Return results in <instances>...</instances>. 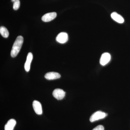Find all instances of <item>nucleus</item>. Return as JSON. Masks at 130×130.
I'll return each mask as SVG.
<instances>
[{
    "label": "nucleus",
    "mask_w": 130,
    "mask_h": 130,
    "mask_svg": "<svg viewBox=\"0 0 130 130\" xmlns=\"http://www.w3.org/2000/svg\"><path fill=\"white\" fill-rule=\"evenodd\" d=\"M24 42V38L21 36H19L16 38L13 45L11 55L12 58H14L19 53Z\"/></svg>",
    "instance_id": "1"
},
{
    "label": "nucleus",
    "mask_w": 130,
    "mask_h": 130,
    "mask_svg": "<svg viewBox=\"0 0 130 130\" xmlns=\"http://www.w3.org/2000/svg\"><path fill=\"white\" fill-rule=\"evenodd\" d=\"M107 115V114L104 112L101 111H98L91 115L90 118V121L91 122H93L99 120L104 119Z\"/></svg>",
    "instance_id": "2"
},
{
    "label": "nucleus",
    "mask_w": 130,
    "mask_h": 130,
    "mask_svg": "<svg viewBox=\"0 0 130 130\" xmlns=\"http://www.w3.org/2000/svg\"><path fill=\"white\" fill-rule=\"evenodd\" d=\"M53 96L58 100L63 99L65 97L66 92L63 90L60 89H56L53 91Z\"/></svg>",
    "instance_id": "3"
},
{
    "label": "nucleus",
    "mask_w": 130,
    "mask_h": 130,
    "mask_svg": "<svg viewBox=\"0 0 130 130\" xmlns=\"http://www.w3.org/2000/svg\"><path fill=\"white\" fill-rule=\"evenodd\" d=\"M68 35L66 32H61L56 37V41L60 43H66L68 41Z\"/></svg>",
    "instance_id": "4"
},
{
    "label": "nucleus",
    "mask_w": 130,
    "mask_h": 130,
    "mask_svg": "<svg viewBox=\"0 0 130 130\" xmlns=\"http://www.w3.org/2000/svg\"><path fill=\"white\" fill-rule=\"evenodd\" d=\"M111 56L108 53L103 54L100 60V63L102 66H105L109 63L111 60Z\"/></svg>",
    "instance_id": "5"
},
{
    "label": "nucleus",
    "mask_w": 130,
    "mask_h": 130,
    "mask_svg": "<svg viewBox=\"0 0 130 130\" xmlns=\"http://www.w3.org/2000/svg\"><path fill=\"white\" fill-rule=\"evenodd\" d=\"M57 16V14L55 12L48 13L44 14L42 17V20L43 21L45 22H49L53 20Z\"/></svg>",
    "instance_id": "6"
},
{
    "label": "nucleus",
    "mask_w": 130,
    "mask_h": 130,
    "mask_svg": "<svg viewBox=\"0 0 130 130\" xmlns=\"http://www.w3.org/2000/svg\"><path fill=\"white\" fill-rule=\"evenodd\" d=\"M32 107L36 113L38 115L42 113V109L41 104L37 101H34L32 102Z\"/></svg>",
    "instance_id": "7"
},
{
    "label": "nucleus",
    "mask_w": 130,
    "mask_h": 130,
    "mask_svg": "<svg viewBox=\"0 0 130 130\" xmlns=\"http://www.w3.org/2000/svg\"><path fill=\"white\" fill-rule=\"evenodd\" d=\"M33 55L31 53H29L27 55L26 61L24 65V68L26 71L27 72L29 71L30 69L31 63L32 61Z\"/></svg>",
    "instance_id": "8"
},
{
    "label": "nucleus",
    "mask_w": 130,
    "mask_h": 130,
    "mask_svg": "<svg viewBox=\"0 0 130 130\" xmlns=\"http://www.w3.org/2000/svg\"><path fill=\"white\" fill-rule=\"evenodd\" d=\"M44 77L48 80H53L59 78L61 77V75L57 72H49L46 73Z\"/></svg>",
    "instance_id": "9"
},
{
    "label": "nucleus",
    "mask_w": 130,
    "mask_h": 130,
    "mask_svg": "<svg viewBox=\"0 0 130 130\" xmlns=\"http://www.w3.org/2000/svg\"><path fill=\"white\" fill-rule=\"evenodd\" d=\"M111 16L112 19L119 23H123L124 21V20L123 17L116 12L112 13Z\"/></svg>",
    "instance_id": "10"
},
{
    "label": "nucleus",
    "mask_w": 130,
    "mask_h": 130,
    "mask_svg": "<svg viewBox=\"0 0 130 130\" xmlns=\"http://www.w3.org/2000/svg\"><path fill=\"white\" fill-rule=\"evenodd\" d=\"M16 122L14 119H11L8 121L5 126V130H13Z\"/></svg>",
    "instance_id": "11"
},
{
    "label": "nucleus",
    "mask_w": 130,
    "mask_h": 130,
    "mask_svg": "<svg viewBox=\"0 0 130 130\" xmlns=\"http://www.w3.org/2000/svg\"><path fill=\"white\" fill-rule=\"evenodd\" d=\"M0 33L1 35L5 38H7L9 36V33L8 30L4 26H1L0 28Z\"/></svg>",
    "instance_id": "12"
},
{
    "label": "nucleus",
    "mask_w": 130,
    "mask_h": 130,
    "mask_svg": "<svg viewBox=\"0 0 130 130\" xmlns=\"http://www.w3.org/2000/svg\"><path fill=\"white\" fill-rule=\"evenodd\" d=\"M20 3L19 0L13 2V9L15 10H17L19 9L20 6Z\"/></svg>",
    "instance_id": "13"
},
{
    "label": "nucleus",
    "mask_w": 130,
    "mask_h": 130,
    "mask_svg": "<svg viewBox=\"0 0 130 130\" xmlns=\"http://www.w3.org/2000/svg\"><path fill=\"white\" fill-rule=\"evenodd\" d=\"M92 130H104V128L102 125H99L94 128Z\"/></svg>",
    "instance_id": "14"
},
{
    "label": "nucleus",
    "mask_w": 130,
    "mask_h": 130,
    "mask_svg": "<svg viewBox=\"0 0 130 130\" xmlns=\"http://www.w3.org/2000/svg\"><path fill=\"white\" fill-rule=\"evenodd\" d=\"M19 1V0H11V1L13 3L14 2L16 1Z\"/></svg>",
    "instance_id": "15"
}]
</instances>
